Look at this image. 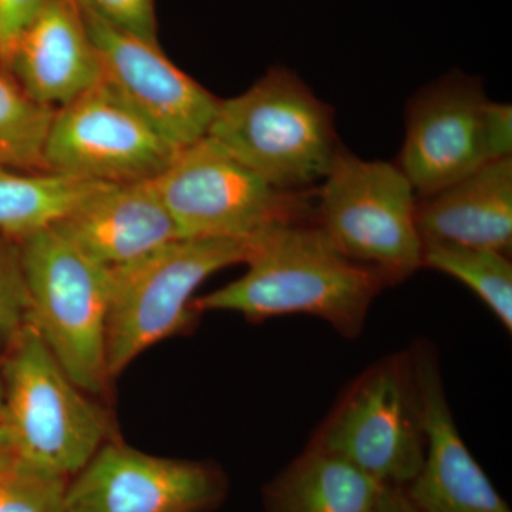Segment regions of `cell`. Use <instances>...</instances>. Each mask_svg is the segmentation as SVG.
Wrapping results in <instances>:
<instances>
[{
	"mask_svg": "<svg viewBox=\"0 0 512 512\" xmlns=\"http://www.w3.org/2000/svg\"><path fill=\"white\" fill-rule=\"evenodd\" d=\"M319 192L320 227L349 259L399 284L423 266L416 192L397 165L340 148Z\"/></svg>",
	"mask_w": 512,
	"mask_h": 512,
	"instance_id": "8",
	"label": "cell"
},
{
	"mask_svg": "<svg viewBox=\"0 0 512 512\" xmlns=\"http://www.w3.org/2000/svg\"><path fill=\"white\" fill-rule=\"evenodd\" d=\"M225 494L218 468L109 440L67 481L62 512H210Z\"/></svg>",
	"mask_w": 512,
	"mask_h": 512,
	"instance_id": "10",
	"label": "cell"
},
{
	"mask_svg": "<svg viewBox=\"0 0 512 512\" xmlns=\"http://www.w3.org/2000/svg\"><path fill=\"white\" fill-rule=\"evenodd\" d=\"M47 0H0V67L6 70L20 37Z\"/></svg>",
	"mask_w": 512,
	"mask_h": 512,
	"instance_id": "24",
	"label": "cell"
},
{
	"mask_svg": "<svg viewBox=\"0 0 512 512\" xmlns=\"http://www.w3.org/2000/svg\"><path fill=\"white\" fill-rule=\"evenodd\" d=\"M423 266L453 276L512 330V265L507 254L453 244H424Z\"/></svg>",
	"mask_w": 512,
	"mask_h": 512,
	"instance_id": "19",
	"label": "cell"
},
{
	"mask_svg": "<svg viewBox=\"0 0 512 512\" xmlns=\"http://www.w3.org/2000/svg\"><path fill=\"white\" fill-rule=\"evenodd\" d=\"M67 481L16 461L0 470V512H62Z\"/></svg>",
	"mask_w": 512,
	"mask_h": 512,
	"instance_id": "21",
	"label": "cell"
},
{
	"mask_svg": "<svg viewBox=\"0 0 512 512\" xmlns=\"http://www.w3.org/2000/svg\"><path fill=\"white\" fill-rule=\"evenodd\" d=\"M254 242L180 238L133 264L113 269L107 318V375L183 332L195 318L194 293L227 266L247 262Z\"/></svg>",
	"mask_w": 512,
	"mask_h": 512,
	"instance_id": "5",
	"label": "cell"
},
{
	"mask_svg": "<svg viewBox=\"0 0 512 512\" xmlns=\"http://www.w3.org/2000/svg\"><path fill=\"white\" fill-rule=\"evenodd\" d=\"M82 12L111 28L157 43L154 0H74Z\"/></svg>",
	"mask_w": 512,
	"mask_h": 512,
	"instance_id": "22",
	"label": "cell"
},
{
	"mask_svg": "<svg viewBox=\"0 0 512 512\" xmlns=\"http://www.w3.org/2000/svg\"><path fill=\"white\" fill-rule=\"evenodd\" d=\"M177 153L101 79L55 111L45 171L107 184L134 183L156 178Z\"/></svg>",
	"mask_w": 512,
	"mask_h": 512,
	"instance_id": "9",
	"label": "cell"
},
{
	"mask_svg": "<svg viewBox=\"0 0 512 512\" xmlns=\"http://www.w3.org/2000/svg\"><path fill=\"white\" fill-rule=\"evenodd\" d=\"M245 264V275L194 299L192 308L251 320L305 313L355 339L386 285L375 271L343 254L316 220L269 229L255 239Z\"/></svg>",
	"mask_w": 512,
	"mask_h": 512,
	"instance_id": "1",
	"label": "cell"
},
{
	"mask_svg": "<svg viewBox=\"0 0 512 512\" xmlns=\"http://www.w3.org/2000/svg\"><path fill=\"white\" fill-rule=\"evenodd\" d=\"M29 322L83 392L106 389V336L113 269L80 251L55 227L20 239Z\"/></svg>",
	"mask_w": 512,
	"mask_h": 512,
	"instance_id": "4",
	"label": "cell"
},
{
	"mask_svg": "<svg viewBox=\"0 0 512 512\" xmlns=\"http://www.w3.org/2000/svg\"><path fill=\"white\" fill-rule=\"evenodd\" d=\"M488 101L480 83L461 74L433 84L410 101L397 167L420 197L491 163L485 143Z\"/></svg>",
	"mask_w": 512,
	"mask_h": 512,
	"instance_id": "12",
	"label": "cell"
},
{
	"mask_svg": "<svg viewBox=\"0 0 512 512\" xmlns=\"http://www.w3.org/2000/svg\"><path fill=\"white\" fill-rule=\"evenodd\" d=\"M53 227L110 269L183 238L153 180L100 185Z\"/></svg>",
	"mask_w": 512,
	"mask_h": 512,
	"instance_id": "14",
	"label": "cell"
},
{
	"mask_svg": "<svg viewBox=\"0 0 512 512\" xmlns=\"http://www.w3.org/2000/svg\"><path fill=\"white\" fill-rule=\"evenodd\" d=\"M2 423L16 458L70 480L109 441L106 413L72 382L32 323L13 336L3 366Z\"/></svg>",
	"mask_w": 512,
	"mask_h": 512,
	"instance_id": "3",
	"label": "cell"
},
{
	"mask_svg": "<svg viewBox=\"0 0 512 512\" xmlns=\"http://www.w3.org/2000/svg\"><path fill=\"white\" fill-rule=\"evenodd\" d=\"M485 143L490 161L511 158L512 107L507 103L488 101L485 109Z\"/></svg>",
	"mask_w": 512,
	"mask_h": 512,
	"instance_id": "25",
	"label": "cell"
},
{
	"mask_svg": "<svg viewBox=\"0 0 512 512\" xmlns=\"http://www.w3.org/2000/svg\"><path fill=\"white\" fill-rule=\"evenodd\" d=\"M153 183L183 238L255 242L278 225L312 220L305 191L272 187L208 136L178 151Z\"/></svg>",
	"mask_w": 512,
	"mask_h": 512,
	"instance_id": "7",
	"label": "cell"
},
{
	"mask_svg": "<svg viewBox=\"0 0 512 512\" xmlns=\"http://www.w3.org/2000/svg\"><path fill=\"white\" fill-rule=\"evenodd\" d=\"M208 137L282 191L325 180L340 147L333 110L285 67L220 100Z\"/></svg>",
	"mask_w": 512,
	"mask_h": 512,
	"instance_id": "2",
	"label": "cell"
},
{
	"mask_svg": "<svg viewBox=\"0 0 512 512\" xmlns=\"http://www.w3.org/2000/svg\"><path fill=\"white\" fill-rule=\"evenodd\" d=\"M55 109L29 96L0 69V167L45 171V147Z\"/></svg>",
	"mask_w": 512,
	"mask_h": 512,
	"instance_id": "20",
	"label": "cell"
},
{
	"mask_svg": "<svg viewBox=\"0 0 512 512\" xmlns=\"http://www.w3.org/2000/svg\"><path fill=\"white\" fill-rule=\"evenodd\" d=\"M103 184L74 175L0 167V232L22 239L53 227Z\"/></svg>",
	"mask_w": 512,
	"mask_h": 512,
	"instance_id": "18",
	"label": "cell"
},
{
	"mask_svg": "<svg viewBox=\"0 0 512 512\" xmlns=\"http://www.w3.org/2000/svg\"><path fill=\"white\" fill-rule=\"evenodd\" d=\"M309 446L343 458L387 487L412 483L426 451L412 352L384 357L357 377Z\"/></svg>",
	"mask_w": 512,
	"mask_h": 512,
	"instance_id": "6",
	"label": "cell"
},
{
	"mask_svg": "<svg viewBox=\"0 0 512 512\" xmlns=\"http://www.w3.org/2000/svg\"><path fill=\"white\" fill-rule=\"evenodd\" d=\"M83 13L104 80L175 148L207 137L220 100L178 69L158 43L111 28Z\"/></svg>",
	"mask_w": 512,
	"mask_h": 512,
	"instance_id": "11",
	"label": "cell"
},
{
	"mask_svg": "<svg viewBox=\"0 0 512 512\" xmlns=\"http://www.w3.org/2000/svg\"><path fill=\"white\" fill-rule=\"evenodd\" d=\"M410 352L423 403L426 451L404 493L420 512H512L458 433L437 353L427 342Z\"/></svg>",
	"mask_w": 512,
	"mask_h": 512,
	"instance_id": "13",
	"label": "cell"
},
{
	"mask_svg": "<svg viewBox=\"0 0 512 512\" xmlns=\"http://www.w3.org/2000/svg\"><path fill=\"white\" fill-rule=\"evenodd\" d=\"M384 485L313 446L264 488L265 512H369Z\"/></svg>",
	"mask_w": 512,
	"mask_h": 512,
	"instance_id": "17",
	"label": "cell"
},
{
	"mask_svg": "<svg viewBox=\"0 0 512 512\" xmlns=\"http://www.w3.org/2000/svg\"><path fill=\"white\" fill-rule=\"evenodd\" d=\"M6 70L32 99L49 107H62L101 82L99 53L77 3L47 0Z\"/></svg>",
	"mask_w": 512,
	"mask_h": 512,
	"instance_id": "15",
	"label": "cell"
},
{
	"mask_svg": "<svg viewBox=\"0 0 512 512\" xmlns=\"http://www.w3.org/2000/svg\"><path fill=\"white\" fill-rule=\"evenodd\" d=\"M369 512H420L409 500L403 488L384 485Z\"/></svg>",
	"mask_w": 512,
	"mask_h": 512,
	"instance_id": "26",
	"label": "cell"
},
{
	"mask_svg": "<svg viewBox=\"0 0 512 512\" xmlns=\"http://www.w3.org/2000/svg\"><path fill=\"white\" fill-rule=\"evenodd\" d=\"M2 410H3V390H2V382H0V423H2Z\"/></svg>",
	"mask_w": 512,
	"mask_h": 512,
	"instance_id": "28",
	"label": "cell"
},
{
	"mask_svg": "<svg viewBox=\"0 0 512 512\" xmlns=\"http://www.w3.org/2000/svg\"><path fill=\"white\" fill-rule=\"evenodd\" d=\"M29 296L18 254L0 247V338H13L29 320Z\"/></svg>",
	"mask_w": 512,
	"mask_h": 512,
	"instance_id": "23",
	"label": "cell"
},
{
	"mask_svg": "<svg viewBox=\"0 0 512 512\" xmlns=\"http://www.w3.org/2000/svg\"><path fill=\"white\" fill-rule=\"evenodd\" d=\"M18 461L13 448L12 440H10L8 430L5 424L0 423V470L12 466Z\"/></svg>",
	"mask_w": 512,
	"mask_h": 512,
	"instance_id": "27",
	"label": "cell"
},
{
	"mask_svg": "<svg viewBox=\"0 0 512 512\" xmlns=\"http://www.w3.org/2000/svg\"><path fill=\"white\" fill-rule=\"evenodd\" d=\"M416 224L424 244H453L507 254L512 244V160L491 161L420 197Z\"/></svg>",
	"mask_w": 512,
	"mask_h": 512,
	"instance_id": "16",
	"label": "cell"
}]
</instances>
